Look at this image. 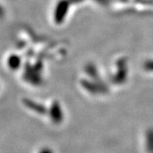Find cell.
I'll list each match as a JSON object with an SVG mask.
<instances>
[{"label":"cell","instance_id":"1","mask_svg":"<svg viewBox=\"0 0 153 153\" xmlns=\"http://www.w3.org/2000/svg\"><path fill=\"white\" fill-rule=\"evenodd\" d=\"M48 112H49V117H50L51 121L55 124H59L64 119L63 110L57 101H54L52 103Z\"/></svg>","mask_w":153,"mask_h":153},{"label":"cell","instance_id":"3","mask_svg":"<svg viewBox=\"0 0 153 153\" xmlns=\"http://www.w3.org/2000/svg\"><path fill=\"white\" fill-rule=\"evenodd\" d=\"M146 148L148 153H153V128H148L146 133Z\"/></svg>","mask_w":153,"mask_h":153},{"label":"cell","instance_id":"4","mask_svg":"<svg viewBox=\"0 0 153 153\" xmlns=\"http://www.w3.org/2000/svg\"><path fill=\"white\" fill-rule=\"evenodd\" d=\"M38 153H54V152H53L50 148L44 147L42 148V149L38 152Z\"/></svg>","mask_w":153,"mask_h":153},{"label":"cell","instance_id":"2","mask_svg":"<svg viewBox=\"0 0 153 153\" xmlns=\"http://www.w3.org/2000/svg\"><path fill=\"white\" fill-rule=\"evenodd\" d=\"M24 105L29 108V110L33 111L36 113H38V114H46L48 112V110L46 109V107L44 106V105L42 104H38L35 101H33V100H24Z\"/></svg>","mask_w":153,"mask_h":153}]
</instances>
